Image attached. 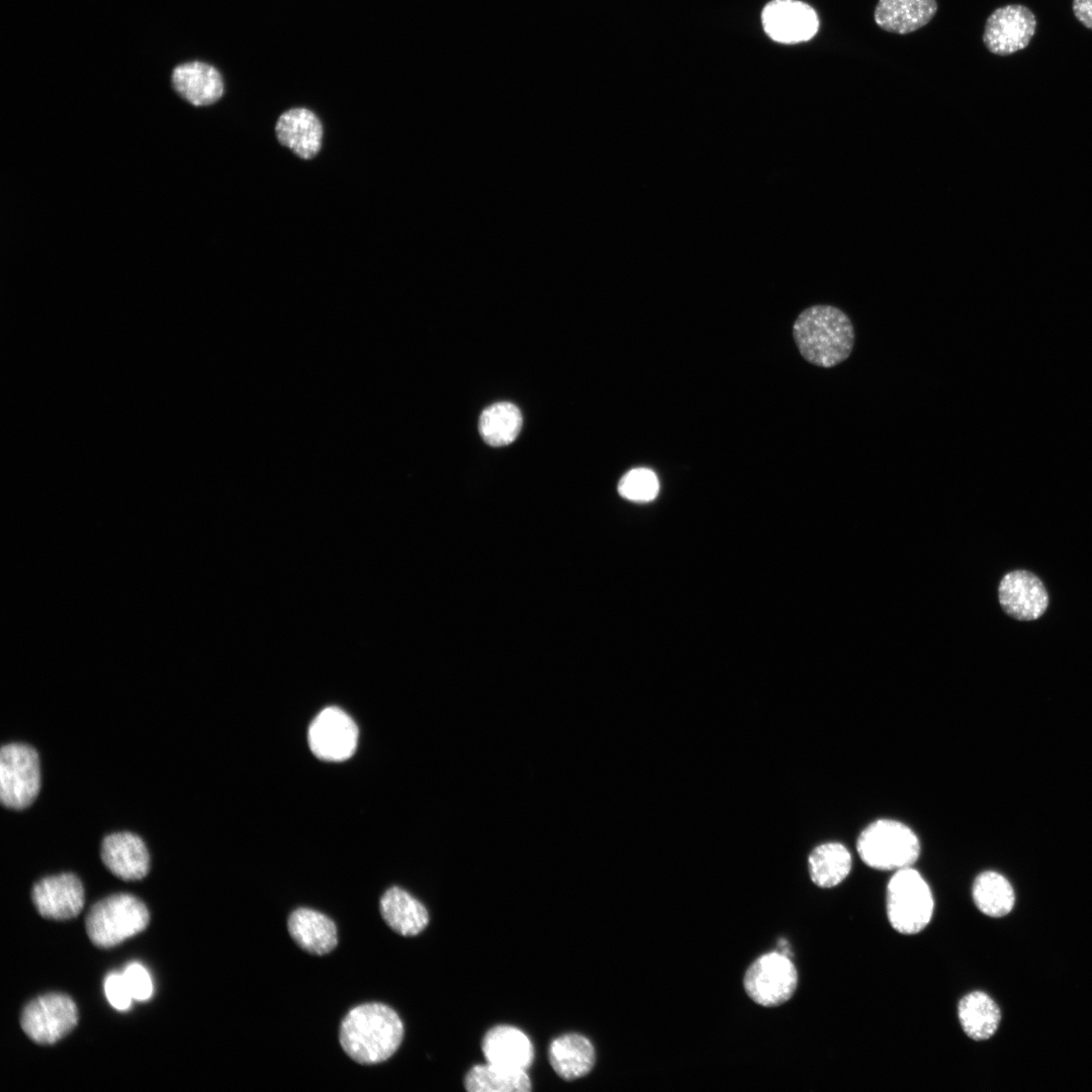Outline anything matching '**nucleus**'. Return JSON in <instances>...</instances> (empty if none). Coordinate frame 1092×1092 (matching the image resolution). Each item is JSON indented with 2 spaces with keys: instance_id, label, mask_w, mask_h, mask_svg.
<instances>
[{
  "instance_id": "15",
  "label": "nucleus",
  "mask_w": 1092,
  "mask_h": 1092,
  "mask_svg": "<svg viewBox=\"0 0 1092 1092\" xmlns=\"http://www.w3.org/2000/svg\"><path fill=\"white\" fill-rule=\"evenodd\" d=\"M172 86L176 93L194 106H208L224 93L223 79L213 66L193 61L178 65L172 71Z\"/></svg>"
},
{
  "instance_id": "4",
  "label": "nucleus",
  "mask_w": 1092,
  "mask_h": 1092,
  "mask_svg": "<svg viewBox=\"0 0 1092 1092\" xmlns=\"http://www.w3.org/2000/svg\"><path fill=\"white\" fill-rule=\"evenodd\" d=\"M933 909L932 892L920 873L912 867L895 871L886 893L891 926L901 934L919 933L929 924Z\"/></svg>"
},
{
  "instance_id": "27",
  "label": "nucleus",
  "mask_w": 1092,
  "mask_h": 1092,
  "mask_svg": "<svg viewBox=\"0 0 1092 1092\" xmlns=\"http://www.w3.org/2000/svg\"><path fill=\"white\" fill-rule=\"evenodd\" d=\"M659 490L656 474L648 468H634L628 471L618 483L621 496L632 502H650Z\"/></svg>"
},
{
  "instance_id": "19",
  "label": "nucleus",
  "mask_w": 1092,
  "mask_h": 1092,
  "mask_svg": "<svg viewBox=\"0 0 1092 1092\" xmlns=\"http://www.w3.org/2000/svg\"><path fill=\"white\" fill-rule=\"evenodd\" d=\"M287 928L296 944L311 954H327L338 944L335 922L313 909L297 908L292 911Z\"/></svg>"
},
{
  "instance_id": "11",
  "label": "nucleus",
  "mask_w": 1092,
  "mask_h": 1092,
  "mask_svg": "<svg viewBox=\"0 0 1092 1092\" xmlns=\"http://www.w3.org/2000/svg\"><path fill=\"white\" fill-rule=\"evenodd\" d=\"M1035 27V16L1027 7L1019 4L1002 6L987 18L983 42L992 54L1008 56L1029 43Z\"/></svg>"
},
{
  "instance_id": "1",
  "label": "nucleus",
  "mask_w": 1092,
  "mask_h": 1092,
  "mask_svg": "<svg viewBox=\"0 0 1092 1092\" xmlns=\"http://www.w3.org/2000/svg\"><path fill=\"white\" fill-rule=\"evenodd\" d=\"M398 1014L382 1003H366L351 1009L343 1018L339 1040L356 1063L375 1065L388 1060L403 1038Z\"/></svg>"
},
{
  "instance_id": "21",
  "label": "nucleus",
  "mask_w": 1092,
  "mask_h": 1092,
  "mask_svg": "<svg viewBox=\"0 0 1092 1092\" xmlns=\"http://www.w3.org/2000/svg\"><path fill=\"white\" fill-rule=\"evenodd\" d=\"M548 1056L551 1067L564 1080L587 1075L596 1062L593 1043L578 1033H566L554 1038L549 1045Z\"/></svg>"
},
{
  "instance_id": "10",
  "label": "nucleus",
  "mask_w": 1092,
  "mask_h": 1092,
  "mask_svg": "<svg viewBox=\"0 0 1092 1092\" xmlns=\"http://www.w3.org/2000/svg\"><path fill=\"white\" fill-rule=\"evenodd\" d=\"M761 24L776 42L797 44L811 40L818 32L817 11L801 0H771L761 11Z\"/></svg>"
},
{
  "instance_id": "7",
  "label": "nucleus",
  "mask_w": 1092,
  "mask_h": 1092,
  "mask_svg": "<svg viewBox=\"0 0 1092 1092\" xmlns=\"http://www.w3.org/2000/svg\"><path fill=\"white\" fill-rule=\"evenodd\" d=\"M749 998L763 1007H776L792 998L798 973L791 959L782 952L764 953L747 969L743 979Z\"/></svg>"
},
{
  "instance_id": "12",
  "label": "nucleus",
  "mask_w": 1092,
  "mask_h": 1092,
  "mask_svg": "<svg viewBox=\"0 0 1092 1092\" xmlns=\"http://www.w3.org/2000/svg\"><path fill=\"white\" fill-rule=\"evenodd\" d=\"M274 134L281 147L303 161L314 159L324 147L323 121L306 107H292L280 113Z\"/></svg>"
},
{
  "instance_id": "22",
  "label": "nucleus",
  "mask_w": 1092,
  "mask_h": 1092,
  "mask_svg": "<svg viewBox=\"0 0 1092 1092\" xmlns=\"http://www.w3.org/2000/svg\"><path fill=\"white\" fill-rule=\"evenodd\" d=\"M958 1017L964 1032L973 1040L983 1041L997 1031L1001 1012L986 993L974 991L964 996L958 1005Z\"/></svg>"
},
{
  "instance_id": "18",
  "label": "nucleus",
  "mask_w": 1092,
  "mask_h": 1092,
  "mask_svg": "<svg viewBox=\"0 0 1092 1092\" xmlns=\"http://www.w3.org/2000/svg\"><path fill=\"white\" fill-rule=\"evenodd\" d=\"M937 9L936 0H879L874 20L887 32L908 34L930 22Z\"/></svg>"
},
{
  "instance_id": "9",
  "label": "nucleus",
  "mask_w": 1092,
  "mask_h": 1092,
  "mask_svg": "<svg viewBox=\"0 0 1092 1092\" xmlns=\"http://www.w3.org/2000/svg\"><path fill=\"white\" fill-rule=\"evenodd\" d=\"M308 743L312 753L323 760L348 759L357 747V725L342 709L327 707L310 723Z\"/></svg>"
},
{
  "instance_id": "20",
  "label": "nucleus",
  "mask_w": 1092,
  "mask_h": 1092,
  "mask_svg": "<svg viewBox=\"0 0 1092 1092\" xmlns=\"http://www.w3.org/2000/svg\"><path fill=\"white\" fill-rule=\"evenodd\" d=\"M379 909L386 924L402 936L418 935L429 923L426 907L399 887H391L384 892Z\"/></svg>"
},
{
  "instance_id": "16",
  "label": "nucleus",
  "mask_w": 1092,
  "mask_h": 1092,
  "mask_svg": "<svg viewBox=\"0 0 1092 1092\" xmlns=\"http://www.w3.org/2000/svg\"><path fill=\"white\" fill-rule=\"evenodd\" d=\"M101 857L113 875L125 881L140 880L149 872L148 849L142 838L133 833L117 832L106 836Z\"/></svg>"
},
{
  "instance_id": "25",
  "label": "nucleus",
  "mask_w": 1092,
  "mask_h": 1092,
  "mask_svg": "<svg viewBox=\"0 0 1092 1092\" xmlns=\"http://www.w3.org/2000/svg\"><path fill=\"white\" fill-rule=\"evenodd\" d=\"M973 901L985 915L999 918L1013 909L1015 894L1009 881L1001 874L986 871L979 874L972 887Z\"/></svg>"
},
{
  "instance_id": "8",
  "label": "nucleus",
  "mask_w": 1092,
  "mask_h": 1092,
  "mask_svg": "<svg viewBox=\"0 0 1092 1092\" xmlns=\"http://www.w3.org/2000/svg\"><path fill=\"white\" fill-rule=\"evenodd\" d=\"M78 1022V1009L67 995L51 993L30 1001L20 1024L26 1035L40 1044H52L68 1034Z\"/></svg>"
},
{
  "instance_id": "6",
  "label": "nucleus",
  "mask_w": 1092,
  "mask_h": 1092,
  "mask_svg": "<svg viewBox=\"0 0 1092 1092\" xmlns=\"http://www.w3.org/2000/svg\"><path fill=\"white\" fill-rule=\"evenodd\" d=\"M40 787L39 760L29 745L10 743L0 751V799L11 809H24L38 794Z\"/></svg>"
},
{
  "instance_id": "26",
  "label": "nucleus",
  "mask_w": 1092,
  "mask_h": 1092,
  "mask_svg": "<svg viewBox=\"0 0 1092 1092\" xmlns=\"http://www.w3.org/2000/svg\"><path fill=\"white\" fill-rule=\"evenodd\" d=\"M523 418L514 403L502 401L487 406L479 417V433L490 446L500 447L513 443L522 428Z\"/></svg>"
},
{
  "instance_id": "28",
  "label": "nucleus",
  "mask_w": 1092,
  "mask_h": 1092,
  "mask_svg": "<svg viewBox=\"0 0 1092 1092\" xmlns=\"http://www.w3.org/2000/svg\"><path fill=\"white\" fill-rule=\"evenodd\" d=\"M122 975L133 999L145 1001L152 996V979L142 965L138 963L127 965Z\"/></svg>"
},
{
  "instance_id": "17",
  "label": "nucleus",
  "mask_w": 1092,
  "mask_h": 1092,
  "mask_svg": "<svg viewBox=\"0 0 1092 1092\" xmlns=\"http://www.w3.org/2000/svg\"><path fill=\"white\" fill-rule=\"evenodd\" d=\"M481 1050L486 1062L518 1070H527L534 1061L530 1038L518 1027L496 1025L483 1036Z\"/></svg>"
},
{
  "instance_id": "23",
  "label": "nucleus",
  "mask_w": 1092,
  "mask_h": 1092,
  "mask_svg": "<svg viewBox=\"0 0 1092 1092\" xmlns=\"http://www.w3.org/2000/svg\"><path fill=\"white\" fill-rule=\"evenodd\" d=\"M852 859L840 842H825L816 846L808 857L809 874L819 888L829 889L843 882L850 873Z\"/></svg>"
},
{
  "instance_id": "13",
  "label": "nucleus",
  "mask_w": 1092,
  "mask_h": 1092,
  "mask_svg": "<svg viewBox=\"0 0 1092 1092\" xmlns=\"http://www.w3.org/2000/svg\"><path fill=\"white\" fill-rule=\"evenodd\" d=\"M31 897L41 916L56 920L76 917L85 901L82 883L73 874L41 879L33 886Z\"/></svg>"
},
{
  "instance_id": "2",
  "label": "nucleus",
  "mask_w": 1092,
  "mask_h": 1092,
  "mask_svg": "<svg viewBox=\"0 0 1092 1092\" xmlns=\"http://www.w3.org/2000/svg\"><path fill=\"white\" fill-rule=\"evenodd\" d=\"M800 354L809 363L832 368L845 361L854 346V329L838 307L816 304L804 309L793 325Z\"/></svg>"
},
{
  "instance_id": "14",
  "label": "nucleus",
  "mask_w": 1092,
  "mask_h": 1092,
  "mask_svg": "<svg viewBox=\"0 0 1092 1092\" xmlns=\"http://www.w3.org/2000/svg\"><path fill=\"white\" fill-rule=\"evenodd\" d=\"M998 595L1003 610L1021 621L1039 618L1049 605L1048 593L1042 582L1025 570L1007 573L999 584Z\"/></svg>"
},
{
  "instance_id": "24",
  "label": "nucleus",
  "mask_w": 1092,
  "mask_h": 1092,
  "mask_svg": "<svg viewBox=\"0 0 1092 1092\" xmlns=\"http://www.w3.org/2000/svg\"><path fill=\"white\" fill-rule=\"evenodd\" d=\"M464 1087L469 1092H529L532 1083L525 1070L486 1062L467 1072Z\"/></svg>"
},
{
  "instance_id": "29",
  "label": "nucleus",
  "mask_w": 1092,
  "mask_h": 1092,
  "mask_svg": "<svg viewBox=\"0 0 1092 1092\" xmlns=\"http://www.w3.org/2000/svg\"><path fill=\"white\" fill-rule=\"evenodd\" d=\"M107 1000L117 1010H127L133 999L122 974L111 973L104 981Z\"/></svg>"
},
{
  "instance_id": "30",
  "label": "nucleus",
  "mask_w": 1092,
  "mask_h": 1092,
  "mask_svg": "<svg viewBox=\"0 0 1092 1092\" xmlns=\"http://www.w3.org/2000/svg\"><path fill=\"white\" fill-rule=\"evenodd\" d=\"M1073 12L1084 26L1092 29V0H1074Z\"/></svg>"
},
{
  "instance_id": "3",
  "label": "nucleus",
  "mask_w": 1092,
  "mask_h": 1092,
  "mask_svg": "<svg viewBox=\"0 0 1092 1092\" xmlns=\"http://www.w3.org/2000/svg\"><path fill=\"white\" fill-rule=\"evenodd\" d=\"M861 860L879 871H898L911 867L920 854V842L906 824L893 819H878L869 824L856 841Z\"/></svg>"
},
{
  "instance_id": "5",
  "label": "nucleus",
  "mask_w": 1092,
  "mask_h": 1092,
  "mask_svg": "<svg viewBox=\"0 0 1092 1092\" xmlns=\"http://www.w3.org/2000/svg\"><path fill=\"white\" fill-rule=\"evenodd\" d=\"M147 906L130 894H114L95 903L86 916V931L99 947H111L141 931L149 924Z\"/></svg>"
}]
</instances>
